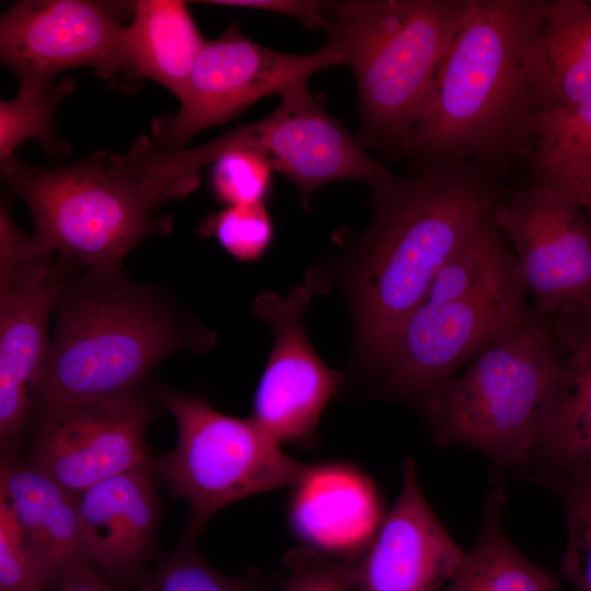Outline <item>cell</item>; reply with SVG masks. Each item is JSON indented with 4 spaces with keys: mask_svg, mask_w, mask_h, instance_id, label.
<instances>
[{
    "mask_svg": "<svg viewBox=\"0 0 591 591\" xmlns=\"http://www.w3.org/2000/svg\"><path fill=\"white\" fill-rule=\"evenodd\" d=\"M134 2L23 0L0 19V55L19 82L53 81L91 67L104 79L134 77L125 13ZM135 78V77H134Z\"/></svg>",
    "mask_w": 591,
    "mask_h": 591,
    "instance_id": "12",
    "label": "cell"
},
{
    "mask_svg": "<svg viewBox=\"0 0 591 591\" xmlns=\"http://www.w3.org/2000/svg\"><path fill=\"white\" fill-rule=\"evenodd\" d=\"M545 317L558 373L537 452L561 473L591 463V303Z\"/></svg>",
    "mask_w": 591,
    "mask_h": 591,
    "instance_id": "18",
    "label": "cell"
},
{
    "mask_svg": "<svg viewBox=\"0 0 591 591\" xmlns=\"http://www.w3.org/2000/svg\"><path fill=\"white\" fill-rule=\"evenodd\" d=\"M403 472L399 496L359 563L355 591H439L465 556L426 501L412 459Z\"/></svg>",
    "mask_w": 591,
    "mask_h": 591,
    "instance_id": "16",
    "label": "cell"
},
{
    "mask_svg": "<svg viewBox=\"0 0 591 591\" xmlns=\"http://www.w3.org/2000/svg\"><path fill=\"white\" fill-rule=\"evenodd\" d=\"M289 503L293 532L312 549L343 556L366 549L380 518L371 480L348 463H323L294 487Z\"/></svg>",
    "mask_w": 591,
    "mask_h": 591,
    "instance_id": "19",
    "label": "cell"
},
{
    "mask_svg": "<svg viewBox=\"0 0 591 591\" xmlns=\"http://www.w3.org/2000/svg\"><path fill=\"white\" fill-rule=\"evenodd\" d=\"M338 65L340 54L329 42L311 54H286L252 40L232 24L206 40L178 111L153 119L154 143L166 151L184 149L197 132L230 121L266 96L306 88L313 74Z\"/></svg>",
    "mask_w": 591,
    "mask_h": 591,
    "instance_id": "10",
    "label": "cell"
},
{
    "mask_svg": "<svg viewBox=\"0 0 591 591\" xmlns=\"http://www.w3.org/2000/svg\"><path fill=\"white\" fill-rule=\"evenodd\" d=\"M474 0L329 3V38L355 77L360 143L402 153L437 69Z\"/></svg>",
    "mask_w": 591,
    "mask_h": 591,
    "instance_id": "6",
    "label": "cell"
},
{
    "mask_svg": "<svg viewBox=\"0 0 591 591\" xmlns=\"http://www.w3.org/2000/svg\"><path fill=\"white\" fill-rule=\"evenodd\" d=\"M51 584L7 503L0 499V591H48Z\"/></svg>",
    "mask_w": 591,
    "mask_h": 591,
    "instance_id": "31",
    "label": "cell"
},
{
    "mask_svg": "<svg viewBox=\"0 0 591 591\" xmlns=\"http://www.w3.org/2000/svg\"><path fill=\"white\" fill-rule=\"evenodd\" d=\"M54 591H121L92 563H83L69 570L53 588Z\"/></svg>",
    "mask_w": 591,
    "mask_h": 591,
    "instance_id": "33",
    "label": "cell"
},
{
    "mask_svg": "<svg viewBox=\"0 0 591 591\" xmlns=\"http://www.w3.org/2000/svg\"><path fill=\"white\" fill-rule=\"evenodd\" d=\"M366 549L343 556L312 548L292 549L283 559L286 575L280 591H355L357 569Z\"/></svg>",
    "mask_w": 591,
    "mask_h": 591,
    "instance_id": "29",
    "label": "cell"
},
{
    "mask_svg": "<svg viewBox=\"0 0 591 591\" xmlns=\"http://www.w3.org/2000/svg\"><path fill=\"white\" fill-rule=\"evenodd\" d=\"M198 235L213 237L241 263L260 259L270 248L275 228L264 202L225 207L208 215L197 228Z\"/></svg>",
    "mask_w": 591,
    "mask_h": 591,
    "instance_id": "28",
    "label": "cell"
},
{
    "mask_svg": "<svg viewBox=\"0 0 591 591\" xmlns=\"http://www.w3.org/2000/svg\"><path fill=\"white\" fill-rule=\"evenodd\" d=\"M363 234L322 270L314 291L337 287L350 308L358 366L373 375L401 325L448 260L494 217L505 196L494 170L477 162H429L412 178L372 190Z\"/></svg>",
    "mask_w": 591,
    "mask_h": 591,
    "instance_id": "1",
    "label": "cell"
},
{
    "mask_svg": "<svg viewBox=\"0 0 591 591\" xmlns=\"http://www.w3.org/2000/svg\"><path fill=\"white\" fill-rule=\"evenodd\" d=\"M530 131L535 179L568 188L591 185V100L533 113Z\"/></svg>",
    "mask_w": 591,
    "mask_h": 591,
    "instance_id": "24",
    "label": "cell"
},
{
    "mask_svg": "<svg viewBox=\"0 0 591 591\" xmlns=\"http://www.w3.org/2000/svg\"><path fill=\"white\" fill-rule=\"evenodd\" d=\"M78 265L40 251L0 208V439L14 452L49 348L47 321Z\"/></svg>",
    "mask_w": 591,
    "mask_h": 591,
    "instance_id": "9",
    "label": "cell"
},
{
    "mask_svg": "<svg viewBox=\"0 0 591 591\" xmlns=\"http://www.w3.org/2000/svg\"><path fill=\"white\" fill-rule=\"evenodd\" d=\"M501 500L497 490L478 541L439 591H558L557 578L507 540L499 523Z\"/></svg>",
    "mask_w": 591,
    "mask_h": 591,
    "instance_id": "23",
    "label": "cell"
},
{
    "mask_svg": "<svg viewBox=\"0 0 591 591\" xmlns=\"http://www.w3.org/2000/svg\"><path fill=\"white\" fill-rule=\"evenodd\" d=\"M3 500L49 578L51 589L88 559L78 495L27 463L4 456L0 471Z\"/></svg>",
    "mask_w": 591,
    "mask_h": 591,
    "instance_id": "20",
    "label": "cell"
},
{
    "mask_svg": "<svg viewBox=\"0 0 591 591\" xmlns=\"http://www.w3.org/2000/svg\"><path fill=\"white\" fill-rule=\"evenodd\" d=\"M280 99L268 116L210 141L215 161L232 150L253 152L298 186L305 209L326 184L356 179L373 190L396 176L366 152L308 86Z\"/></svg>",
    "mask_w": 591,
    "mask_h": 591,
    "instance_id": "13",
    "label": "cell"
},
{
    "mask_svg": "<svg viewBox=\"0 0 591 591\" xmlns=\"http://www.w3.org/2000/svg\"><path fill=\"white\" fill-rule=\"evenodd\" d=\"M74 90L68 78L56 81H21L19 92L10 101L0 102V158L14 155L15 149L28 139L40 141L51 154L66 152L59 140L55 114L60 101Z\"/></svg>",
    "mask_w": 591,
    "mask_h": 591,
    "instance_id": "25",
    "label": "cell"
},
{
    "mask_svg": "<svg viewBox=\"0 0 591 591\" xmlns=\"http://www.w3.org/2000/svg\"><path fill=\"white\" fill-rule=\"evenodd\" d=\"M559 474L568 524L561 571L577 591H591V463Z\"/></svg>",
    "mask_w": 591,
    "mask_h": 591,
    "instance_id": "27",
    "label": "cell"
},
{
    "mask_svg": "<svg viewBox=\"0 0 591 591\" xmlns=\"http://www.w3.org/2000/svg\"><path fill=\"white\" fill-rule=\"evenodd\" d=\"M526 95L532 112L591 100V2L552 0L526 49Z\"/></svg>",
    "mask_w": 591,
    "mask_h": 591,
    "instance_id": "21",
    "label": "cell"
},
{
    "mask_svg": "<svg viewBox=\"0 0 591 591\" xmlns=\"http://www.w3.org/2000/svg\"><path fill=\"white\" fill-rule=\"evenodd\" d=\"M153 410L138 394L39 405L26 463L79 495L104 479L150 465L146 430Z\"/></svg>",
    "mask_w": 591,
    "mask_h": 591,
    "instance_id": "14",
    "label": "cell"
},
{
    "mask_svg": "<svg viewBox=\"0 0 591 591\" xmlns=\"http://www.w3.org/2000/svg\"><path fill=\"white\" fill-rule=\"evenodd\" d=\"M1 176L31 209L35 245L88 268L120 267L148 236L169 233L171 218L152 211L195 189L182 151L147 136L125 153L99 151L55 169L12 155L1 161Z\"/></svg>",
    "mask_w": 591,
    "mask_h": 591,
    "instance_id": "3",
    "label": "cell"
},
{
    "mask_svg": "<svg viewBox=\"0 0 591 591\" xmlns=\"http://www.w3.org/2000/svg\"><path fill=\"white\" fill-rule=\"evenodd\" d=\"M552 0H474L442 58L402 153L491 170L531 157L526 49Z\"/></svg>",
    "mask_w": 591,
    "mask_h": 591,
    "instance_id": "2",
    "label": "cell"
},
{
    "mask_svg": "<svg viewBox=\"0 0 591 591\" xmlns=\"http://www.w3.org/2000/svg\"><path fill=\"white\" fill-rule=\"evenodd\" d=\"M568 188V187H567ZM579 200L589 217L591 218V185L578 188H568Z\"/></svg>",
    "mask_w": 591,
    "mask_h": 591,
    "instance_id": "34",
    "label": "cell"
},
{
    "mask_svg": "<svg viewBox=\"0 0 591 591\" xmlns=\"http://www.w3.org/2000/svg\"><path fill=\"white\" fill-rule=\"evenodd\" d=\"M494 220L537 313L591 303V218L568 188L534 179L505 194Z\"/></svg>",
    "mask_w": 591,
    "mask_h": 591,
    "instance_id": "11",
    "label": "cell"
},
{
    "mask_svg": "<svg viewBox=\"0 0 591 591\" xmlns=\"http://www.w3.org/2000/svg\"><path fill=\"white\" fill-rule=\"evenodd\" d=\"M78 509L88 559L119 588H136L148 572L160 517L150 465L88 488Z\"/></svg>",
    "mask_w": 591,
    "mask_h": 591,
    "instance_id": "17",
    "label": "cell"
},
{
    "mask_svg": "<svg viewBox=\"0 0 591 591\" xmlns=\"http://www.w3.org/2000/svg\"><path fill=\"white\" fill-rule=\"evenodd\" d=\"M267 581L256 573L228 577L199 556L194 542L184 540L162 557L136 587V591H267Z\"/></svg>",
    "mask_w": 591,
    "mask_h": 591,
    "instance_id": "26",
    "label": "cell"
},
{
    "mask_svg": "<svg viewBox=\"0 0 591 591\" xmlns=\"http://www.w3.org/2000/svg\"><path fill=\"white\" fill-rule=\"evenodd\" d=\"M557 373L549 324L533 309L425 403L437 443L470 445L507 465L523 463L537 452Z\"/></svg>",
    "mask_w": 591,
    "mask_h": 591,
    "instance_id": "7",
    "label": "cell"
},
{
    "mask_svg": "<svg viewBox=\"0 0 591 591\" xmlns=\"http://www.w3.org/2000/svg\"><path fill=\"white\" fill-rule=\"evenodd\" d=\"M205 3L264 10L293 18L309 28L328 27V8L331 2L315 0H216Z\"/></svg>",
    "mask_w": 591,
    "mask_h": 591,
    "instance_id": "32",
    "label": "cell"
},
{
    "mask_svg": "<svg viewBox=\"0 0 591 591\" xmlns=\"http://www.w3.org/2000/svg\"><path fill=\"white\" fill-rule=\"evenodd\" d=\"M273 187V170L256 154L232 150L212 163L210 188L225 207L265 202Z\"/></svg>",
    "mask_w": 591,
    "mask_h": 591,
    "instance_id": "30",
    "label": "cell"
},
{
    "mask_svg": "<svg viewBox=\"0 0 591 591\" xmlns=\"http://www.w3.org/2000/svg\"><path fill=\"white\" fill-rule=\"evenodd\" d=\"M313 293L309 283L285 298L263 291L251 306L274 335L252 418L279 443L312 439L323 410L343 383V375L320 358L305 335L302 316Z\"/></svg>",
    "mask_w": 591,
    "mask_h": 591,
    "instance_id": "15",
    "label": "cell"
},
{
    "mask_svg": "<svg viewBox=\"0 0 591 591\" xmlns=\"http://www.w3.org/2000/svg\"><path fill=\"white\" fill-rule=\"evenodd\" d=\"M157 394L175 419L177 443L155 467L170 494L190 505L184 540L194 542L209 518L229 503L297 487L320 466L287 455L252 417L222 414L199 396L162 387Z\"/></svg>",
    "mask_w": 591,
    "mask_h": 591,
    "instance_id": "8",
    "label": "cell"
},
{
    "mask_svg": "<svg viewBox=\"0 0 591 591\" xmlns=\"http://www.w3.org/2000/svg\"><path fill=\"white\" fill-rule=\"evenodd\" d=\"M205 43L185 1L134 2L128 47L135 78L153 80L179 100Z\"/></svg>",
    "mask_w": 591,
    "mask_h": 591,
    "instance_id": "22",
    "label": "cell"
},
{
    "mask_svg": "<svg viewBox=\"0 0 591 591\" xmlns=\"http://www.w3.org/2000/svg\"><path fill=\"white\" fill-rule=\"evenodd\" d=\"M54 309V335L33 391L39 405L135 395L164 358L215 341L212 332L183 320L166 298L130 282L120 267L71 277Z\"/></svg>",
    "mask_w": 591,
    "mask_h": 591,
    "instance_id": "4",
    "label": "cell"
},
{
    "mask_svg": "<svg viewBox=\"0 0 591 591\" xmlns=\"http://www.w3.org/2000/svg\"><path fill=\"white\" fill-rule=\"evenodd\" d=\"M514 253L494 217L436 276L375 372L379 390L426 403L467 358L531 309Z\"/></svg>",
    "mask_w": 591,
    "mask_h": 591,
    "instance_id": "5",
    "label": "cell"
}]
</instances>
